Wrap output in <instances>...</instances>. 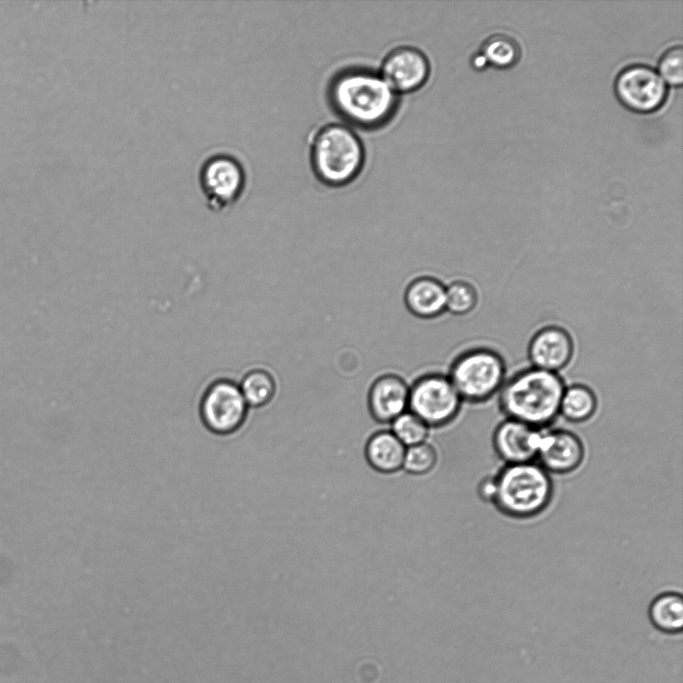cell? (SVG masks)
Returning a JSON list of instances; mask_svg holds the SVG:
<instances>
[{"instance_id": "3957f363", "label": "cell", "mask_w": 683, "mask_h": 683, "mask_svg": "<svg viewBox=\"0 0 683 683\" xmlns=\"http://www.w3.org/2000/svg\"><path fill=\"white\" fill-rule=\"evenodd\" d=\"M558 373L530 367L505 381L499 391V407L506 418L543 429L559 415L565 390Z\"/></svg>"}, {"instance_id": "30bf717a", "label": "cell", "mask_w": 683, "mask_h": 683, "mask_svg": "<svg viewBox=\"0 0 683 683\" xmlns=\"http://www.w3.org/2000/svg\"><path fill=\"white\" fill-rule=\"evenodd\" d=\"M666 91L662 77L645 64L626 66L615 80V92L619 100L637 112L657 109L663 103Z\"/></svg>"}, {"instance_id": "d6986e66", "label": "cell", "mask_w": 683, "mask_h": 683, "mask_svg": "<svg viewBox=\"0 0 683 683\" xmlns=\"http://www.w3.org/2000/svg\"><path fill=\"white\" fill-rule=\"evenodd\" d=\"M598 400L595 392L583 384H573L565 387L559 415L567 421L582 423L589 420L596 413Z\"/></svg>"}, {"instance_id": "6da1fadb", "label": "cell", "mask_w": 683, "mask_h": 683, "mask_svg": "<svg viewBox=\"0 0 683 683\" xmlns=\"http://www.w3.org/2000/svg\"><path fill=\"white\" fill-rule=\"evenodd\" d=\"M325 98L340 122L367 132L388 126L401 107L398 95L383 79L378 69L348 65L328 79Z\"/></svg>"}, {"instance_id": "2e32d148", "label": "cell", "mask_w": 683, "mask_h": 683, "mask_svg": "<svg viewBox=\"0 0 683 683\" xmlns=\"http://www.w3.org/2000/svg\"><path fill=\"white\" fill-rule=\"evenodd\" d=\"M406 447L391 431H380L368 440L365 455L372 468L381 473H394L403 467Z\"/></svg>"}, {"instance_id": "ac0fdd59", "label": "cell", "mask_w": 683, "mask_h": 683, "mask_svg": "<svg viewBox=\"0 0 683 683\" xmlns=\"http://www.w3.org/2000/svg\"><path fill=\"white\" fill-rule=\"evenodd\" d=\"M242 395L249 408H262L268 405L277 392V382L266 368L248 369L238 382Z\"/></svg>"}, {"instance_id": "7402d4cb", "label": "cell", "mask_w": 683, "mask_h": 683, "mask_svg": "<svg viewBox=\"0 0 683 683\" xmlns=\"http://www.w3.org/2000/svg\"><path fill=\"white\" fill-rule=\"evenodd\" d=\"M392 433L407 448L425 442L429 427L414 413L407 410L392 422Z\"/></svg>"}, {"instance_id": "ba28073f", "label": "cell", "mask_w": 683, "mask_h": 683, "mask_svg": "<svg viewBox=\"0 0 683 683\" xmlns=\"http://www.w3.org/2000/svg\"><path fill=\"white\" fill-rule=\"evenodd\" d=\"M462 399L447 375L429 373L409 387L408 409L428 427L451 423L458 415Z\"/></svg>"}, {"instance_id": "603a6c76", "label": "cell", "mask_w": 683, "mask_h": 683, "mask_svg": "<svg viewBox=\"0 0 683 683\" xmlns=\"http://www.w3.org/2000/svg\"><path fill=\"white\" fill-rule=\"evenodd\" d=\"M436 461L435 449L423 442L406 448L403 468L411 474L423 475L434 468Z\"/></svg>"}, {"instance_id": "52a82bcc", "label": "cell", "mask_w": 683, "mask_h": 683, "mask_svg": "<svg viewBox=\"0 0 683 683\" xmlns=\"http://www.w3.org/2000/svg\"><path fill=\"white\" fill-rule=\"evenodd\" d=\"M198 412L207 431L217 436H229L245 424L249 406L238 382L228 377H218L204 388Z\"/></svg>"}, {"instance_id": "9a60e30c", "label": "cell", "mask_w": 683, "mask_h": 683, "mask_svg": "<svg viewBox=\"0 0 683 683\" xmlns=\"http://www.w3.org/2000/svg\"><path fill=\"white\" fill-rule=\"evenodd\" d=\"M404 302L414 316L436 318L446 311V286L431 276L417 277L407 285Z\"/></svg>"}, {"instance_id": "5b68a950", "label": "cell", "mask_w": 683, "mask_h": 683, "mask_svg": "<svg viewBox=\"0 0 683 683\" xmlns=\"http://www.w3.org/2000/svg\"><path fill=\"white\" fill-rule=\"evenodd\" d=\"M462 401L482 403L500 391L506 381L503 357L487 347H476L459 354L447 375Z\"/></svg>"}, {"instance_id": "e0dca14e", "label": "cell", "mask_w": 683, "mask_h": 683, "mask_svg": "<svg viewBox=\"0 0 683 683\" xmlns=\"http://www.w3.org/2000/svg\"><path fill=\"white\" fill-rule=\"evenodd\" d=\"M649 619L658 630L675 634L683 628V598L678 592H664L656 596L648 609Z\"/></svg>"}, {"instance_id": "4fadbf2b", "label": "cell", "mask_w": 683, "mask_h": 683, "mask_svg": "<svg viewBox=\"0 0 683 683\" xmlns=\"http://www.w3.org/2000/svg\"><path fill=\"white\" fill-rule=\"evenodd\" d=\"M543 429L506 418L495 429L493 446L506 464L532 462L537 457Z\"/></svg>"}, {"instance_id": "484cf974", "label": "cell", "mask_w": 683, "mask_h": 683, "mask_svg": "<svg viewBox=\"0 0 683 683\" xmlns=\"http://www.w3.org/2000/svg\"><path fill=\"white\" fill-rule=\"evenodd\" d=\"M487 63V59L481 52L475 53L471 58V64L476 69H482Z\"/></svg>"}, {"instance_id": "7c38bea8", "label": "cell", "mask_w": 683, "mask_h": 683, "mask_svg": "<svg viewBox=\"0 0 683 683\" xmlns=\"http://www.w3.org/2000/svg\"><path fill=\"white\" fill-rule=\"evenodd\" d=\"M584 454L583 442L575 433L543 430L536 458L548 473L567 474L581 465Z\"/></svg>"}, {"instance_id": "7a4b0ae2", "label": "cell", "mask_w": 683, "mask_h": 683, "mask_svg": "<svg viewBox=\"0 0 683 683\" xmlns=\"http://www.w3.org/2000/svg\"><path fill=\"white\" fill-rule=\"evenodd\" d=\"M308 144L311 171L328 188L346 187L364 170L365 145L356 130L342 122L314 128L308 135Z\"/></svg>"}, {"instance_id": "ffe728a7", "label": "cell", "mask_w": 683, "mask_h": 683, "mask_svg": "<svg viewBox=\"0 0 683 683\" xmlns=\"http://www.w3.org/2000/svg\"><path fill=\"white\" fill-rule=\"evenodd\" d=\"M487 62L498 67L514 65L521 56V48L518 41L506 33H494L488 36L482 43L480 51Z\"/></svg>"}, {"instance_id": "d4e9b609", "label": "cell", "mask_w": 683, "mask_h": 683, "mask_svg": "<svg viewBox=\"0 0 683 683\" xmlns=\"http://www.w3.org/2000/svg\"><path fill=\"white\" fill-rule=\"evenodd\" d=\"M478 492L482 499L493 502L496 493L495 477L483 479L479 485Z\"/></svg>"}, {"instance_id": "9c48e42d", "label": "cell", "mask_w": 683, "mask_h": 683, "mask_svg": "<svg viewBox=\"0 0 683 683\" xmlns=\"http://www.w3.org/2000/svg\"><path fill=\"white\" fill-rule=\"evenodd\" d=\"M387 84L400 96L422 89L431 76V62L427 54L412 45L390 49L378 68Z\"/></svg>"}, {"instance_id": "8fae6325", "label": "cell", "mask_w": 683, "mask_h": 683, "mask_svg": "<svg viewBox=\"0 0 683 683\" xmlns=\"http://www.w3.org/2000/svg\"><path fill=\"white\" fill-rule=\"evenodd\" d=\"M527 355L532 367L558 373L571 362L574 355V341L565 328L548 325L532 336Z\"/></svg>"}, {"instance_id": "44dd1931", "label": "cell", "mask_w": 683, "mask_h": 683, "mask_svg": "<svg viewBox=\"0 0 683 683\" xmlns=\"http://www.w3.org/2000/svg\"><path fill=\"white\" fill-rule=\"evenodd\" d=\"M478 303L477 289L468 281L455 280L446 286V310L454 315L472 312Z\"/></svg>"}, {"instance_id": "8992f818", "label": "cell", "mask_w": 683, "mask_h": 683, "mask_svg": "<svg viewBox=\"0 0 683 683\" xmlns=\"http://www.w3.org/2000/svg\"><path fill=\"white\" fill-rule=\"evenodd\" d=\"M198 183L208 208L222 212L233 207L243 196L248 182L241 157L227 149H216L201 160Z\"/></svg>"}, {"instance_id": "5bb4252c", "label": "cell", "mask_w": 683, "mask_h": 683, "mask_svg": "<svg viewBox=\"0 0 683 683\" xmlns=\"http://www.w3.org/2000/svg\"><path fill=\"white\" fill-rule=\"evenodd\" d=\"M367 403L369 412L376 421L391 423L408 409L409 386L397 374H383L371 384Z\"/></svg>"}, {"instance_id": "277c9868", "label": "cell", "mask_w": 683, "mask_h": 683, "mask_svg": "<svg viewBox=\"0 0 683 683\" xmlns=\"http://www.w3.org/2000/svg\"><path fill=\"white\" fill-rule=\"evenodd\" d=\"M495 481L493 503L511 518L527 519L541 514L554 493L550 473L533 462L506 464L495 476Z\"/></svg>"}, {"instance_id": "cb8c5ba5", "label": "cell", "mask_w": 683, "mask_h": 683, "mask_svg": "<svg viewBox=\"0 0 683 683\" xmlns=\"http://www.w3.org/2000/svg\"><path fill=\"white\" fill-rule=\"evenodd\" d=\"M659 72L668 83L680 85L683 81V49L675 45L667 49L659 60Z\"/></svg>"}]
</instances>
